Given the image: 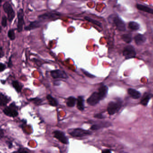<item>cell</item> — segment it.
Masks as SVG:
<instances>
[{"instance_id": "obj_1", "label": "cell", "mask_w": 153, "mask_h": 153, "mask_svg": "<svg viewBox=\"0 0 153 153\" xmlns=\"http://www.w3.org/2000/svg\"><path fill=\"white\" fill-rule=\"evenodd\" d=\"M18 106L15 102L11 103L9 106L6 107L3 110L5 115L12 118L16 117L18 115Z\"/></svg>"}, {"instance_id": "obj_2", "label": "cell", "mask_w": 153, "mask_h": 153, "mask_svg": "<svg viewBox=\"0 0 153 153\" xmlns=\"http://www.w3.org/2000/svg\"><path fill=\"white\" fill-rule=\"evenodd\" d=\"M109 19H111L112 22L115 25L119 31H124L126 30V27L124 22L117 15H111L109 17Z\"/></svg>"}, {"instance_id": "obj_3", "label": "cell", "mask_w": 153, "mask_h": 153, "mask_svg": "<svg viewBox=\"0 0 153 153\" xmlns=\"http://www.w3.org/2000/svg\"><path fill=\"white\" fill-rule=\"evenodd\" d=\"M122 106V103L120 101L116 102H110L109 103L107 108L108 114L110 115H112L117 113L120 110Z\"/></svg>"}, {"instance_id": "obj_4", "label": "cell", "mask_w": 153, "mask_h": 153, "mask_svg": "<svg viewBox=\"0 0 153 153\" xmlns=\"http://www.w3.org/2000/svg\"><path fill=\"white\" fill-rule=\"evenodd\" d=\"M68 133L72 137H81L91 134V132L88 130H83L79 128L70 130L68 132Z\"/></svg>"}, {"instance_id": "obj_5", "label": "cell", "mask_w": 153, "mask_h": 153, "mask_svg": "<svg viewBox=\"0 0 153 153\" xmlns=\"http://www.w3.org/2000/svg\"><path fill=\"white\" fill-rule=\"evenodd\" d=\"M3 7L4 11L7 14L8 19L10 22H11L15 16V12L13 8L8 2H5L3 5Z\"/></svg>"}, {"instance_id": "obj_6", "label": "cell", "mask_w": 153, "mask_h": 153, "mask_svg": "<svg viewBox=\"0 0 153 153\" xmlns=\"http://www.w3.org/2000/svg\"><path fill=\"white\" fill-rule=\"evenodd\" d=\"M123 54L126 59H128L135 57L136 55V52L133 46L128 45L125 47Z\"/></svg>"}, {"instance_id": "obj_7", "label": "cell", "mask_w": 153, "mask_h": 153, "mask_svg": "<svg viewBox=\"0 0 153 153\" xmlns=\"http://www.w3.org/2000/svg\"><path fill=\"white\" fill-rule=\"evenodd\" d=\"M18 25H17V31L18 32H21L23 30V27L24 25V11L22 9H20L18 12Z\"/></svg>"}, {"instance_id": "obj_8", "label": "cell", "mask_w": 153, "mask_h": 153, "mask_svg": "<svg viewBox=\"0 0 153 153\" xmlns=\"http://www.w3.org/2000/svg\"><path fill=\"white\" fill-rule=\"evenodd\" d=\"M54 137L58 139L60 142L64 144H68V138L65 135L63 132L59 130H56L53 132Z\"/></svg>"}, {"instance_id": "obj_9", "label": "cell", "mask_w": 153, "mask_h": 153, "mask_svg": "<svg viewBox=\"0 0 153 153\" xmlns=\"http://www.w3.org/2000/svg\"><path fill=\"white\" fill-rule=\"evenodd\" d=\"M60 14L58 12H49V13H45L43 15H41L39 16V18L40 20H49L55 19L56 18H59L60 16Z\"/></svg>"}, {"instance_id": "obj_10", "label": "cell", "mask_w": 153, "mask_h": 153, "mask_svg": "<svg viewBox=\"0 0 153 153\" xmlns=\"http://www.w3.org/2000/svg\"><path fill=\"white\" fill-rule=\"evenodd\" d=\"M101 100L99 95L97 92H94L87 100V103L91 106H94L97 104Z\"/></svg>"}, {"instance_id": "obj_11", "label": "cell", "mask_w": 153, "mask_h": 153, "mask_svg": "<svg viewBox=\"0 0 153 153\" xmlns=\"http://www.w3.org/2000/svg\"><path fill=\"white\" fill-rule=\"evenodd\" d=\"M51 74L52 78H67L66 74L61 70H53L51 72Z\"/></svg>"}, {"instance_id": "obj_12", "label": "cell", "mask_w": 153, "mask_h": 153, "mask_svg": "<svg viewBox=\"0 0 153 153\" xmlns=\"http://www.w3.org/2000/svg\"><path fill=\"white\" fill-rule=\"evenodd\" d=\"M11 100V98L9 97L3 93L0 92V106H6Z\"/></svg>"}, {"instance_id": "obj_13", "label": "cell", "mask_w": 153, "mask_h": 153, "mask_svg": "<svg viewBox=\"0 0 153 153\" xmlns=\"http://www.w3.org/2000/svg\"><path fill=\"white\" fill-rule=\"evenodd\" d=\"M41 25V20L35 21L34 22H31L29 25L25 27V30L26 31H31V30H33L40 27Z\"/></svg>"}, {"instance_id": "obj_14", "label": "cell", "mask_w": 153, "mask_h": 153, "mask_svg": "<svg viewBox=\"0 0 153 153\" xmlns=\"http://www.w3.org/2000/svg\"><path fill=\"white\" fill-rule=\"evenodd\" d=\"M108 88L106 86H102L99 87V91L98 92L100 100L103 99L107 96Z\"/></svg>"}, {"instance_id": "obj_15", "label": "cell", "mask_w": 153, "mask_h": 153, "mask_svg": "<svg viewBox=\"0 0 153 153\" xmlns=\"http://www.w3.org/2000/svg\"><path fill=\"white\" fill-rule=\"evenodd\" d=\"M152 97H153V95L152 94L147 93H145L144 94V96H143L142 99L140 100V104L145 106H147L149 100L151 99V98Z\"/></svg>"}, {"instance_id": "obj_16", "label": "cell", "mask_w": 153, "mask_h": 153, "mask_svg": "<svg viewBox=\"0 0 153 153\" xmlns=\"http://www.w3.org/2000/svg\"><path fill=\"white\" fill-rule=\"evenodd\" d=\"M136 8L140 11H143L144 12L151 14L153 15V9L147 6L142 5L141 4H137L136 5Z\"/></svg>"}, {"instance_id": "obj_17", "label": "cell", "mask_w": 153, "mask_h": 153, "mask_svg": "<svg viewBox=\"0 0 153 153\" xmlns=\"http://www.w3.org/2000/svg\"><path fill=\"white\" fill-rule=\"evenodd\" d=\"M134 39L135 43L137 45H142L146 41V37L143 34H137L134 37Z\"/></svg>"}, {"instance_id": "obj_18", "label": "cell", "mask_w": 153, "mask_h": 153, "mask_svg": "<svg viewBox=\"0 0 153 153\" xmlns=\"http://www.w3.org/2000/svg\"><path fill=\"white\" fill-rule=\"evenodd\" d=\"M128 94L134 99H138L140 97V93L137 90L133 89H129L128 90Z\"/></svg>"}, {"instance_id": "obj_19", "label": "cell", "mask_w": 153, "mask_h": 153, "mask_svg": "<svg viewBox=\"0 0 153 153\" xmlns=\"http://www.w3.org/2000/svg\"><path fill=\"white\" fill-rule=\"evenodd\" d=\"M11 84L13 86V88L15 89L17 92L18 93H20L21 92L22 89L23 87V85H22V83H20L17 80H14L12 81Z\"/></svg>"}, {"instance_id": "obj_20", "label": "cell", "mask_w": 153, "mask_h": 153, "mask_svg": "<svg viewBox=\"0 0 153 153\" xmlns=\"http://www.w3.org/2000/svg\"><path fill=\"white\" fill-rule=\"evenodd\" d=\"M109 126H110L109 123H100V124L93 125L91 127L90 129L92 130H97L100 129L101 128L108 127Z\"/></svg>"}, {"instance_id": "obj_21", "label": "cell", "mask_w": 153, "mask_h": 153, "mask_svg": "<svg viewBox=\"0 0 153 153\" xmlns=\"http://www.w3.org/2000/svg\"><path fill=\"white\" fill-rule=\"evenodd\" d=\"M77 108L80 111H83L84 109V104L83 97L81 96H79L77 99Z\"/></svg>"}, {"instance_id": "obj_22", "label": "cell", "mask_w": 153, "mask_h": 153, "mask_svg": "<svg viewBox=\"0 0 153 153\" xmlns=\"http://www.w3.org/2000/svg\"><path fill=\"white\" fill-rule=\"evenodd\" d=\"M128 27L131 30L133 31H137L140 28V25L137 23V22L132 21L128 23Z\"/></svg>"}, {"instance_id": "obj_23", "label": "cell", "mask_w": 153, "mask_h": 153, "mask_svg": "<svg viewBox=\"0 0 153 153\" xmlns=\"http://www.w3.org/2000/svg\"><path fill=\"white\" fill-rule=\"evenodd\" d=\"M47 99L49 101V104L52 106H57L58 105L57 101L55 98L50 95H48L47 96Z\"/></svg>"}, {"instance_id": "obj_24", "label": "cell", "mask_w": 153, "mask_h": 153, "mask_svg": "<svg viewBox=\"0 0 153 153\" xmlns=\"http://www.w3.org/2000/svg\"><path fill=\"white\" fill-rule=\"evenodd\" d=\"M76 99L74 97H69L68 98L66 104L69 107H73L75 104Z\"/></svg>"}, {"instance_id": "obj_25", "label": "cell", "mask_w": 153, "mask_h": 153, "mask_svg": "<svg viewBox=\"0 0 153 153\" xmlns=\"http://www.w3.org/2000/svg\"><path fill=\"white\" fill-rule=\"evenodd\" d=\"M121 38L124 41L127 43H131L132 40V35L130 34H123L121 36Z\"/></svg>"}, {"instance_id": "obj_26", "label": "cell", "mask_w": 153, "mask_h": 153, "mask_svg": "<svg viewBox=\"0 0 153 153\" xmlns=\"http://www.w3.org/2000/svg\"><path fill=\"white\" fill-rule=\"evenodd\" d=\"M8 37L12 41H13L15 39L16 36H15L14 29H10L9 31H8Z\"/></svg>"}, {"instance_id": "obj_27", "label": "cell", "mask_w": 153, "mask_h": 153, "mask_svg": "<svg viewBox=\"0 0 153 153\" xmlns=\"http://www.w3.org/2000/svg\"><path fill=\"white\" fill-rule=\"evenodd\" d=\"M85 19L87 20L89 22H91L92 23L96 25L97 26L99 27H101V23L99 21H97L96 20H94V19H92L91 18H90L89 17H85Z\"/></svg>"}, {"instance_id": "obj_28", "label": "cell", "mask_w": 153, "mask_h": 153, "mask_svg": "<svg viewBox=\"0 0 153 153\" xmlns=\"http://www.w3.org/2000/svg\"><path fill=\"white\" fill-rule=\"evenodd\" d=\"M7 18H6V17L4 16L2 17V25L3 27H6L7 25Z\"/></svg>"}, {"instance_id": "obj_29", "label": "cell", "mask_w": 153, "mask_h": 153, "mask_svg": "<svg viewBox=\"0 0 153 153\" xmlns=\"http://www.w3.org/2000/svg\"><path fill=\"white\" fill-rule=\"evenodd\" d=\"M30 100L34 102V104L36 105H39L42 103V100L39 98H34V99H31Z\"/></svg>"}, {"instance_id": "obj_30", "label": "cell", "mask_w": 153, "mask_h": 153, "mask_svg": "<svg viewBox=\"0 0 153 153\" xmlns=\"http://www.w3.org/2000/svg\"><path fill=\"white\" fill-rule=\"evenodd\" d=\"M18 153H29L28 149L23 147H20L17 152Z\"/></svg>"}, {"instance_id": "obj_31", "label": "cell", "mask_w": 153, "mask_h": 153, "mask_svg": "<svg viewBox=\"0 0 153 153\" xmlns=\"http://www.w3.org/2000/svg\"><path fill=\"white\" fill-rule=\"evenodd\" d=\"M12 55H11L9 58V61L8 62V67L9 68H11L13 66V63H12Z\"/></svg>"}, {"instance_id": "obj_32", "label": "cell", "mask_w": 153, "mask_h": 153, "mask_svg": "<svg viewBox=\"0 0 153 153\" xmlns=\"http://www.w3.org/2000/svg\"><path fill=\"white\" fill-rule=\"evenodd\" d=\"M6 68V65L3 63H0V73L4 71Z\"/></svg>"}, {"instance_id": "obj_33", "label": "cell", "mask_w": 153, "mask_h": 153, "mask_svg": "<svg viewBox=\"0 0 153 153\" xmlns=\"http://www.w3.org/2000/svg\"><path fill=\"white\" fill-rule=\"evenodd\" d=\"M81 70H82V71L83 72V74H85V75L87 76V77H89V78H93L95 77V76H94V75H93L92 74H90L88 72H87V71H85V70L82 69Z\"/></svg>"}, {"instance_id": "obj_34", "label": "cell", "mask_w": 153, "mask_h": 153, "mask_svg": "<svg viewBox=\"0 0 153 153\" xmlns=\"http://www.w3.org/2000/svg\"><path fill=\"white\" fill-rule=\"evenodd\" d=\"M5 55L4 51L2 47H0V59L3 57Z\"/></svg>"}, {"instance_id": "obj_35", "label": "cell", "mask_w": 153, "mask_h": 153, "mask_svg": "<svg viewBox=\"0 0 153 153\" xmlns=\"http://www.w3.org/2000/svg\"><path fill=\"white\" fill-rule=\"evenodd\" d=\"M5 136L4 130L2 129H0V139L3 138Z\"/></svg>"}, {"instance_id": "obj_36", "label": "cell", "mask_w": 153, "mask_h": 153, "mask_svg": "<svg viewBox=\"0 0 153 153\" xmlns=\"http://www.w3.org/2000/svg\"><path fill=\"white\" fill-rule=\"evenodd\" d=\"M94 117L98 119H102L104 118V116L101 114H97L94 116Z\"/></svg>"}, {"instance_id": "obj_37", "label": "cell", "mask_w": 153, "mask_h": 153, "mask_svg": "<svg viewBox=\"0 0 153 153\" xmlns=\"http://www.w3.org/2000/svg\"><path fill=\"white\" fill-rule=\"evenodd\" d=\"M7 144L9 149H11L13 147V144L11 142H7Z\"/></svg>"}, {"instance_id": "obj_38", "label": "cell", "mask_w": 153, "mask_h": 153, "mask_svg": "<svg viewBox=\"0 0 153 153\" xmlns=\"http://www.w3.org/2000/svg\"><path fill=\"white\" fill-rule=\"evenodd\" d=\"M102 153H112V151L110 149H105L102 151Z\"/></svg>"}, {"instance_id": "obj_39", "label": "cell", "mask_w": 153, "mask_h": 153, "mask_svg": "<svg viewBox=\"0 0 153 153\" xmlns=\"http://www.w3.org/2000/svg\"><path fill=\"white\" fill-rule=\"evenodd\" d=\"M1 83H2V84H5L6 83V81H3V80H1Z\"/></svg>"}, {"instance_id": "obj_40", "label": "cell", "mask_w": 153, "mask_h": 153, "mask_svg": "<svg viewBox=\"0 0 153 153\" xmlns=\"http://www.w3.org/2000/svg\"><path fill=\"white\" fill-rule=\"evenodd\" d=\"M2 1L3 0H0V6H1V4H2ZM0 14H1V12H0Z\"/></svg>"}, {"instance_id": "obj_41", "label": "cell", "mask_w": 153, "mask_h": 153, "mask_svg": "<svg viewBox=\"0 0 153 153\" xmlns=\"http://www.w3.org/2000/svg\"><path fill=\"white\" fill-rule=\"evenodd\" d=\"M2 28L1 27H0V33L2 32Z\"/></svg>"}, {"instance_id": "obj_42", "label": "cell", "mask_w": 153, "mask_h": 153, "mask_svg": "<svg viewBox=\"0 0 153 153\" xmlns=\"http://www.w3.org/2000/svg\"><path fill=\"white\" fill-rule=\"evenodd\" d=\"M74 1H77V0H74Z\"/></svg>"}, {"instance_id": "obj_43", "label": "cell", "mask_w": 153, "mask_h": 153, "mask_svg": "<svg viewBox=\"0 0 153 153\" xmlns=\"http://www.w3.org/2000/svg\"></svg>"}]
</instances>
